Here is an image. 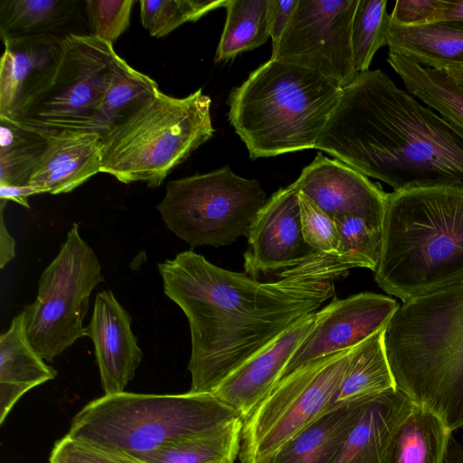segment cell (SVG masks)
Instances as JSON below:
<instances>
[{
	"label": "cell",
	"instance_id": "1",
	"mask_svg": "<svg viewBox=\"0 0 463 463\" xmlns=\"http://www.w3.org/2000/svg\"><path fill=\"white\" fill-rule=\"evenodd\" d=\"M359 268L352 258L318 253L260 282L193 250L158 264L164 292L184 313L191 335L189 392L212 393L245 362L335 294V280Z\"/></svg>",
	"mask_w": 463,
	"mask_h": 463
},
{
	"label": "cell",
	"instance_id": "2",
	"mask_svg": "<svg viewBox=\"0 0 463 463\" xmlns=\"http://www.w3.org/2000/svg\"><path fill=\"white\" fill-rule=\"evenodd\" d=\"M315 148L393 191L463 187V129L379 69L343 89Z\"/></svg>",
	"mask_w": 463,
	"mask_h": 463
},
{
	"label": "cell",
	"instance_id": "3",
	"mask_svg": "<svg viewBox=\"0 0 463 463\" xmlns=\"http://www.w3.org/2000/svg\"><path fill=\"white\" fill-rule=\"evenodd\" d=\"M378 287L405 303L463 281V187L387 194Z\"/></svg>",
	"mask_w": 463,
	"mask_h": 463
},
{
	"label": "cell",
	"instance_id": "4",
	"mask_svg": "<svg viewBox=\"0 0 463 463\" xmlns=\"http://www.w3.org/2000/svg\"><path fill=\"white\" fill-rule=\"evenodd\" d=\"M383 342L396 389L463 429V281L400 305Z\"/></svg>",
	"mask_w": 463,
	"mask_h": 463
},
{
	"label": "cell",
	"instance_id": "5",
	"mask_svg": "<svg viewBox=\"0 0 463 463\" xmlns=\"http://www.w3.org/2000/svg\"><path fill=\"white\" fill-rule=\"evenodd\" d=\"M343 89L308 69L270 59L228 99V117L251 159L315 148Z\"/></svg>",
	"mask_w": 463,
	"mask_h": 463
},
{
	"label": "cell",
	"instance_id": "6",
	"mask_svg": "<svg viewBox=\"0 0 463 463\" xmlns=\"http://www.w3.org/2000/svg\"><path fill=\"white\" fill-rule=\"evenodd\" d=\"M240 418L213 393L124 391L88 402L72 418L66 435L135 458L177 439L219 430Z\"/></svg>",
	"mask_w": 463,
	"mask_h": 463
},
{
	"label": "cell",
	"instance_id": "7",
	"mask_svg": "<svg viewBox=\"0 0 463 463\" xmlns=\"http://www.w3.org/2000/svg\"><path fill=\"white\" fill-rule=\"evenodd\" d=\"M209 96L203 90L184 98L162 91L115 123L102 137L101 173L124 184L159 186L169 173L215 129Z\"/></svg>",
	"mask_w": 463,
	"mask_h": 463
},
{
	"label": "cell",
	"instance_id": "8",
	"mask_svg": "<svg viewBox=\"0 0 463 463\" xmlns=\"http://www.w3.org/2000/svg\"><path fill=\"white\" fill-rule=\"evenodd\" d=\"M266 202L257 180L224 166L170 181L156 208L166 227L194 249L229 245L246 236Z\"/></svg>",
	"mask_w": 463,
	"mask_h": 463
},
{
	"label": "cell",
	"instance_id": "9",
	"mask_svg": "<svg viewBox=\"0 0 463 463\" xmlns=\"http://www.w3.org/2000/svg\"><path fill=\"white\" fill-rule=\"evenodd\" d=\"M102 281L99 260L73 223L41 275L35 300L23 311L27 338L45 361L85 336L90 296Z\"/></svg>",
	"mask_w": 463,
	"mask_h": 463
},
{
	"label": "cell",
	"instance_id": "10",
	"mask_svg": "<svg viewBox=\"0 0 463 463\" xmlns=\"http://www.w3.org/2000/svg\"><path fill=\"white\" fill-rule=\"evenodd\" d=\"M352 348L320 357L281 378L242 420L240 463H264L333 406Z\"/></svg>",
	"mask_w": 463,
	"mask_h": 463
},
{
	"label": "cell",
	"instance_id": "11",
	"mask_svg": "<svg viewBox=\"0 0 463 463\" xmlns=\"http://www.w3.org/2000/svg\"><path fill=\"white\" fill-rule=\"evenodd\" d=\"M118 55L113 44L91 34L70 33L48 87L15 122L47 134L108 128L99 109Z\"/></svg>",
	"mask_w": 463,
	"mask_h": 463
},
{
	"label": "cell",
	"instance_id": "12",
	"mask_svg": "<svg viewBox=\"0 0 463 463\" xmlns=\"http://www.w3.org/2000/svg\"><path fill=\"white\" fill-rule=\"evenodd\" d=\"M359 0H298L271 58L313 71L344 89L357 78L352 26Z\"/></svg>",
	"mask_w": 463,
	"mask_h": 463
},
{
	"label": "cell",
	"instance_id": "13",
	"mask_svg": "<svg viewBox=\"0 0 463 463\" xmlns=\"http://www.w3.org/2000/svg\"><path fill=\"white\" fill-rule=\"evenodd\" d=\"M399 306L395 299L372 292L334 299L320 310L313 329L290 359L281 378L311 361L359 345L385 327Z\"/></svg>",
	"mask_w": 463,
	"mask_h": 463
},
{
	"label": "cell",
	"instance_id": "14",
	"mask_svg": "<svg viewBox=\"0 0 463 463\" xmlns=\"http://www.w3.org/2000/svg\"><path fill=\"white\" fill-rule=\"evenodd\" d=\"M246 237L244 272L253 279L294 268L319 253L304 240L298 191L294 184L267 200Z\"/></svg>",
	"mask_w": 463,
	"mask_h": 463
},
{
	"label": "cell",
	"instance_id": "15",
	"mask_svg": "<svg viewBox=\"0 0 463 463\" xmlns=\"http://www.w3.org/2000/svg\"><path fill=\"white\" fill-rule=\"evenodd\" d=\"M293 184L331 217L354 215L383 229L388 193L340 160L317 153Z\"/></svg>",
	"mask_w": 463,
	"mask_h": 463
},
{
	"label": "cell",
	"instance_id": "16",
	"mask_svg": "<svg viewBox=\"0 0 463 463\" xmlns=\"http://www.w3.org/2000/svg\"><path fill=\"white\" fill-rule=\"evenodd\" d=\"M0 62V118L17 120L52 81L63 38L38 34L4 41Z\"/></svg>",
	"mask_w": 463,
	"mask_h": 463
},
{
	"label": "cell",
	"instance_id": "17",
	"mask_svg": "<svg viewBox=\"0 0 463 463\" xmlns=\"http://www.w3.org/2000/svg\"><path fill=\"white\" fill-rule=\"evenodd\" d=\"M131 316L111 290L99 292L85 336L91 339L104 394L125 391L143 354L131 329Z\"/></svg>",
	"mask_w": 463,
	"mask_h": 463
},
{
	"label": "cell",
	"instance_id": "18",
	"mask_svg": "<svg viewBox=\"0 0 463 463\" xmlns=\"http://www.w3.org/2000/svg\"><path fill=\"white\" fill-rule=\"evenodd\" d=\"M320 310L281 335L226 377L212 392L246 419L279 381L290 359L313 329Z\"/></svg>",
	"mask_w": 463,
	"mask_h": 463
},
{
	"label": "cell",
	"instance_id": "19",
	"mask_svg": "<svg viewBox=\"0 0 463 463\" xmlns=\"http://www.w3.org/2000/svg\"><path fill=\"white\" fill-rule=\"evenodd\" d=\"M101 165L100 134L85 131L49 134L28 184L41 194L69 193L99 173Z\"/></svg>",
	"mask_w": 463,
	"mask_h": 463
},
{
	"label": "cell",
	"instance_id": "20",
	"mask_svg": "<svg viewBox=\"0 0 463 463\" xmlns=\"http://www.w3.org/2000/svg\"><path fill=\"white\" fill-rule=\"evenodd\" d=\"M414 404L397 389L361 399L354 420L333 463H385L392 433Z\"/></svg>",
	"mask_w": 463,
	"mask_h": 463
},
{
	"label": "cell",
	"instance_id": "21",
	"mask_svg": "<svg viewBox=\"0 0 463 463\" xmlns=\"http://www.w3.org/2000/svg\"><path fill=\"white\" fill-rule=\"evenodd\" d=\"M56 376L29 342L22 312L0 335V424L24 393Z\"/></svg>",
	"mask_w": 463,
	"mask_h": 463
},
{
	"label": "cell",
	"instance_id": "22",
	"mask_svg": "<svg viewBox=\"0 0 463 463\" xmlns=\"http://www.w3.org/2000/svg\"><path fill=\"white\" fill-rule=\"evenodd\" d=\"M360 400L332 406L264 463H333L354 420Z\"/></svg>",
	"mask_w": 463,
	"mask_h": 463
},
{
	"label": "cell",
	"instance_id": "23",
	"mask_svg": "<svg viewBox=\"0 0 463 463\" xmlns=\"http://www.w3.org/2000/svg\"><path fill=\"white\" fill-rule=\"evenodd\" d=\"M389 52L401 54L424 67L438 62H463V23L443 21L420 26L389 22Z\"/></svg>",
	"mask_w": 463,
	"mask_h": 463
},
{
	"label": "cell",
	"instance_id": "24",
	"mask_svg": "<svg viewBox=\"0 0 463 463\" xmlns=\"http://www.w3.org/2000/svg\"><path fill=\"white\" fill-rule=\"evenodd\" d=\"M451 434L439 415L415 403L395 428L385 463H443Z\"/></svg>",
	"mask_w": 463,
	"mask_h": 463
},
{
	"label": "cell",
	"instance_id": "25",
	"mask_svg": "<svg viewBox=\"0 0 463 463\" xmlns=\"http://www.w3.org/2000/svg\"><path fill=\"white\" fill-rule=\"evenodd\" d=\"M387 62L405 90L463 129V89L445 72L389 52Z\"/></svg>",
	"mask_w": 463,
	"mask_h": 463
},
{
	"label": "cell",
	"instance_id": "26",
	"mask_svg": "<svg viewBox=\"0 0 463 463\" xmlns=\"http://www.w3.org/2000/svg\"><path fill=\"white\" fill-rule=\"evenodd\" d=\"M383 332L384 327L352 348L333 406L396 389L385 352Z\"/></svg>",
	"mask_w": 463,
	"mask_h": 463
},
{
	"label": "cell",
	"instance_id": "27",
	"mask_svg": "<svg viewBox=\"0 0 463 463\" xmlns=\"http://www.w3.org/2000/svg\"><path fill=\"white\" fill-rule=\"evenodd\" d=\"M74 0H2V41L38 34H54L72 21L79 11ZM61 37V36H60Z\"/></svg>",
	"mask_w": 463,
	"mask_h": 463
},
{
	"label": "cell",
	"instance_id": "28",
	"mask_svg": "<svg viewBox=\"0 0 463 463\" xmlns=\"http://www.w3.org/2000/svg\"><path fill=\"white\" fill-rule=\"evenodd\" d=\"M242 419L201 435L168 443L156 450L138 456L141 463H207L236 459L241 447Z\"/></svg>",
	"mask_w": 463,
	"mask_h": 463
},
{
	"label": "cell",
	"instance_id": "29",
	"mask_svg": "<svg viewBox=\"0 0 463 463\" xmlns=\"http://www.w3.org/2000/svg\"><path fill=\"white\" fill-rule=\"evenodd\" d=\"M224 28L215 61L251 51L270 37L271 0H227Z\"/></svg>",
	"mask_w": 463,
	"mask_h": 463
},
{
	"label": "cell",
	"instance_id": "30",
	"mask_svg": "<svg viewBox=\"0 0 463 463\" xmlns=\"http://www.w3.org/2000/svg\"><path fill=\"white\" fill-rule=\"evenodd\" d=\"M0 185H26L49 134L0 118Z\"/></svg>",
	"mask_w": 463,
	"mask_h": 463
},
{
	"label": "cell",
	"instance_id": "31",
	"mask_svg": "<svg viewBox=\"0 0 463 463\" xmlns=\"http://www.w3.org/2000/svg\"><path fill=\"white\" fill-rule=\"evenodd\" d=\"M159 90L152 78L118 56L99 109L102 123L109 130Z\"/></svg>",
	"mask_w": 463,
	"mask_h": 463
},
{
	"label": "cell",
	"instance_id": "32",
	"mask_svg": "<svg viewBox=\"0 0 463 463\" xmlns=\"http://www.w3.org/2000/svg\"><path fill=\"white\" fill-rule=\"evenodd\" d=\"M390 14L386 0H359L352 26V48L355 70L369 71L377 51L387 45Z\"/></svg>",
	"mask_w": 463,
	"mask_h": 463
},
{
	"label": "cell",
	"instance_id": "33",
	"mask_svg": "<svg viewBox=\"0 0 463 463\" xmlns=\"http://www.w3.org/2000/svg\"><path fill=\"white\" fill-rule=\"evenodd\" d=\"M227 0H141L140 20L154 37H163L187 22L224 7Z\"/></svg>",
	"mask_w": 463,
	"mask_h": 463
},
{
	"label": "cell",
	"instance_id": "34",
	"mask_svg": "<svg viewBox=\"0 0 463 463\" xmlns=\"http://www.w3.org/2000/svg\"><path fill=\"white\" fill-rule=\"evenodd\" d=\"M334 220L340 236L339 253L354 259L360 268L374 271L381 254L383 229L354 215L341 214Z\"/></svg>",
	"mask_w": 463,
	"mask_h": 463
},
{
	"label": "cell",
	"instance_id": "35",
	"mask_svg": "<svg viewBox=\"0 0 463 463\" xmlns=\"http://www.w3.org/2000/svg\"><path fill=\"white\" fill-rule=\"evenodd\" d=\"M298 203L305 241L317 252L338 254L340 236L334 218L300 192Z\"/></svg>",
	"mask_w": 463,
	"mask_h": 463
},
{
	"label": "cell",
	"instance_id": "36",
	"mask_svg": "<svg viewBox=\"0 0 463 463\" xmlns=\"http://www.w3.org/2000/svg\"><path fill=\"white\" fill-rule=\"evenodd\" d=\"M134 0H87L90 34L113 44L130 24Z\"/></svg>",
	"mask_w": 463,
	"mask_h": 463
},
{
	"label": "cell",
	"instance_id": "37",
	"mask_svg": "<svg viewBox=\"0 0 463 463\" xmlns=\"http://www.w3.org/2000/svg\"><path fill=\"white\" fill-rule=\"evenodd\" d=\"M50 463H141L120 454L107 451L65 435L51 451Z\"/></svg>",
	"mask_w": 463,
	"mask_h": 463
},
{
	"label": "cell",
	"instance_id": "38",
	"mask_svg": "<svg viewBox=\"0 0 463 463\" xmlns=\"http://www.w3.org/2000/svg\"><path fill=\"white\" fill-rule=\"evenodd\" d=\"M446 0H397L390 21L402 26H420L443 22Z\"/></svg>",
	"mask_w": 463,
	"mask_h": 463
},
{
	"label": "cell",
	"instance_id": "39",
	"mask_svg": "<svg viewBox=\"0 0 463 463\" xmlns=\"http://www.w3.org/2000/svg\"><path fill=\"white\" fill-rule=\"evenodd\" d=\"M298 0L279 1L271 0L270 8V37L272 51L278 46L293 14L298 6Z\"/></svg>",
	"mask_w": 463,
	"mask_h": 463
},
{
	"label": "cell",
	"instance_id": "40",
	"mask_svg": "<svg viewBox=\"0 0 463 463\" xmlns=\"http://www.w3.org/2000/svg\"><path fill=\"white\" fill-rule=\"evenodd\" d=\"M6 201H0V268L4 269L5 266L14 259L15 255V242L14 239L11 236L4 221V207Z\"/></svg>",
	"mask_w": 463,
	"mask_h": 463
},
{
	"label": "cell",
	"instance_id": "41",
	"mask_svg": "<svg viewBox=\"0 0 463 463\" xmlns=\"http://www.w3.org/2000/svg\"><path fill=\"white\" fill-rule=\"evenodd\" d=\"M41 192L29 184L26 185H0V199L13 201L24 207L29 208L28 198Z\"/></svg>",
	"mask_w": 463,
	"mask_h": 463
},
{
	"label": "cell",
	"instance_id": "42",
	"mask_svg": "<svg viewBox=\"0 0 463 463\" xmlns=\"http://www.w3.org/2000/svg\"><path fill=\"white\" fill-rule=\"evenodd\" d=\"M430 68L445 72L463 89V62H438Z\"/></svg>",
	"mask_w": 463,
	"mask_h": 463
},
{
	"label": "cell",
	"instance_id": "43",
	"mask_svg": "<svg viewBox=\"0 0 463 463\" xmlns=\"http://www.w3.org/2000/svg\"><path fill=\"white\" fill-rule=\"evenodd\" d=\"M443 21H458L463 23V0L447 1Z\"/></svg>",
	"mask_w": 463,
	"mask_h": 463
},
{
	"label": "cell",
	"instance_id": "44",
	"mask_svg": "<svg viewBox=\"0 0 463 463\" xmlns=\"http://www.w3.org/2000/svg\"><path fill=\"white\" fill-rule=\"evenodd\" d=\"M443 463H463V447L452 437L449 439Z\"/></svg>",
	"mask_w": 463,
	"mask_h": 463
},
{
	"label": "cell",
	"instance_id": "45",
	"mask_svg": "<svg viewBox=\"0 0 463 463\" xmlns=\"http://www.w3.org/2000/svg\"><path fill=\"white\" fill-rule=\"evenodd\" d=\"M234 459H231V458H226V459H222V460H218V461H211V462H207V463H234Z\"/></svg>",
	"mask_w": 463,
	"mask_h": 463
}]
</instances>
